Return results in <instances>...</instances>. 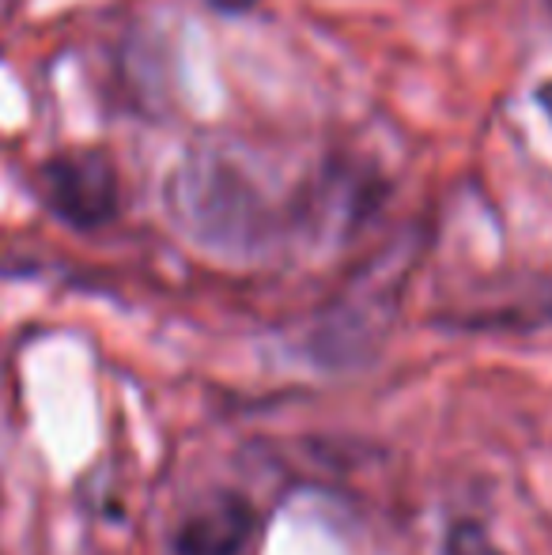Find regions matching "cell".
<instances>
[{
    "instance_id": "cell-1",
    "label": "cell",
    "mask_w": 552,
    "mask_h": 555,
    "mask_svg": "<svg viewBox=\"0 0 552 555\" xmlns=\"http://www.w3.org/2000/svg\"><path fill=\"white\" fill-rule=\"evenodd\" d=\"M163 201L185 238L220 257L266 254L280 231L266 185L216 144H197L178 159Z\"/></svg>"
},
{
    "instance_id": "cell-2",
    "label": "cell",
    "mask_w": 552,
    "mask_h": 555,
    "mask_svg": "<svg viewBox=\"0 0 552 555\" xmlns=\"http://www.w3.org/2000/svg\"><path fill=\"white\" fill-rule=\"evenodd\" d=\"M409 264H413V246L401 242V246L386 249L383 257H375L348 284V292L325 310L318 330L310 333V351L318 363L341 371V366L368 363L375 356L383 336L390 333L394 318H398Z\"/></svg>"
},
{
    "instance_id": "cell-3",
    "label": "cell",
    "mask_w": 552,
    "mask_h": 555,
    "mask_svg": "<svg viewBox=\"0 0 552 555\" xmlns=\"http://www.w3.org/2000/svg\"><path fill=\"white\" fill-rule=\"evenodd\" d=\"M38 190H42L46 208L76 231L106 227L121 205L118 170L111 155L99 147H73V152H57L53 159H46L38 170Z\"/></svg>"
},
{
    "instance_id": "cell-4",
    "label": "cell",
    "mask_w": 552,
    "mask_h": 555,
    "mask_svg": "<svg viewBox=\"0 0 552 555\" xmlns=\"http://www.w3.org/2000/svg\"><path fill=\"white\" fill-rule=\"evenodd\" d=\"M258 526V514L243 495H213L175 533V555H243Z\"/></svg>"
},
{
    "instance_id": "cell-5",
    "label": "cell",
    "mask_w": 552,
    "mask_h": 555,
    "mask_svg": "<svg viewBox=\"0 0 552 555\" xmlns=\"http://www.w3.org/2000/svg\"><path fill=\"white\" fill-rule=\"evenodd\" d=\"M442 555H503L492 544V537L477 526V521H458L447 533V544H442Z\"/></svg>"
},
{
    "instance_id": "cell-6",
    "label": "cell",
    "mask_w": 552,
    "mask_h": 555,
    "mask_svg": "<svg viewBox=\"0 0 552 555\" xmlns=\"http://www.w3.org/2000/svg\"><path fill=\"white\" fill-rule=\"evenodd\" d=\"M216 12H228V15H239V12H251L258 0H208Z\"/></svg>"
},
{
    "instance_id": "cell-7",
    "label": "cell",
    "mask_w": 552,
    "mask_h": 555,
    "mask_svg": "<svg viewBox=\"0 0 552 555\" xmlns=\"http://www.w3.org/2000/svg\"><path fill=\"white\" fill-rule=\"evenodd\" d=\"M534 99H538V106H541V111H545L549 125H552V80L541 83V88H538V95H534Z\"/></svg>"
},
{
    "instance_id": "cell-8",
    "label": "cell",
    "mask_w": 552,
    "mask_h": 555,
    "mask_svg": "<svg viewBox=\"0 0 552 555\" xmlns=\"http://www.w3.org/2000/svg\"><path fill=\"white\" fill-rule=\"evenodd\" d=\"M549 8H552V0H549Z\"/></svg>"
}]
</instances>
